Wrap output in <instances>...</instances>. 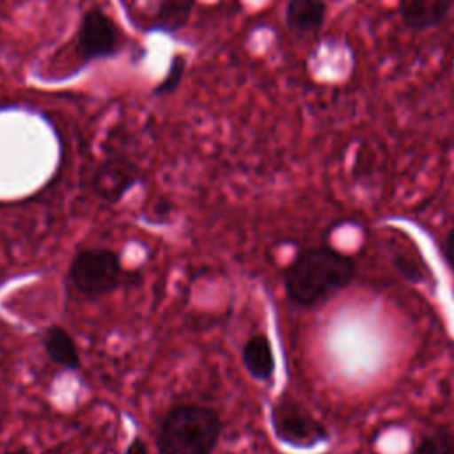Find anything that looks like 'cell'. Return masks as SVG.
I'll return each mask as SVG.
<instances>
[{
  "instance_id": "1",
  "label": "cell",
  "mask_w": 454,
  "mask_h": 454,
  "mask_svg": "<svg viewBox=\"0 0 454 454\" xmlns=\"http://www.w3.org/2000/svg\"><path fill=\"white\" fill-rule=\"evenodd\" d=\"M356 262L351 255L330 247L301 250L284 271L287 298L303 309L317 307L355 278Z\"/></svg>"
},
{
  "instance_id": "2",
  "label": "cell",
  "mask_w": 454,
  "mask_h": 454,
  "mask_svg": "<svg viewBox=\"0 0 454 454\" xmlns=\"http://www.w3.org/2000/svg\"><path fill=\"white\" fill-rule=\"evenodd\" d=\"M220 429V417L215 410L181 404L165 415L156 447L160 454H213Z\"/></svg>"
},
{
  "instance_id": "3",
  "label": "cell",
  "mask_w": 454,
  "mask_h": 454,
  "mask_svg": "<svg viewBox=\"0 0 454 454\" xmlns=\"http://www.w3.org/2000/svg\"><path fill=\"white\" fill-rule=\"evenodd\" d=\"M73 287L87 298L112 293L122 280L119 255L108 248H87L76 254L69 268Z\"/></svg>"
},
{
  "instance_id": "4",
  "label": "cell",
  "mask_w": 454,
  "mask_h": 454,
  "mask_svg": "<svg viewBox=\"0 0 454 454\" xmlns=\"http://www.w3.org/2000/svg\"><path fill=\"white\" fill-rule=\"evenodd\" d=\"M271 427L282 443L294 449H312L328 438L326 427L289 395L273 403Z\"/></svg>"
},
{
  "instance_id": "5",
  "label": "cell",
  "mask_w": 454,
  "mask_h": 454,
  "mask_svg": "<svg viewBox=\"0 0 454 454\" xmlns=\"http://www.w3.org/2000/svg\"><path fill=\"white\" fill-rule=\"evenodd\" d=\"M80 53L85 59L110 55L119 43V32L114 21L98 9L85 12L80 25Z\"/></svg>"
},
{
  "instance_id": "6",
  "label": "cell",
  "mask_w": 454,
  "mask_h": 454,
  "mask_svg": "<svg viewBox=\"0 0 454 454\" xmlns=\"http://www.w3.org/2000/svg\"><path fill=\"white\" fill-rule=\"evenodd\" d=\"M137 181V167L128 160H108L94 176V192L105 202H117Z\"/></svg>"
},
{
  "instance_id": "7",
  "label": "cell",
  "mask_w": 454,
  "mask_h": 454,
  "mask_svg": "<svg viewBox=\"0 0 454 454\" xmlns=\"http://www.w3.org/2000/svg\"><path fill=\"white\" fill-rule=\"evenodd\" d=\"M450 0H399L403 21L415 30L438 25L449 12Z\"/></svg>"
},
{
  "instance_id": "8",
  "label": "cell",
  "mask_w": 454,
  "mask_h": 454,
  "mask_svg": "<svg viewBox=\"0 0 454 454\" xmlns=\"http://www.w3.org/2000/svg\"><path fill=\"white\" fill-rule=\"evenodd\" d=\"M243 365L248 374L259 381L271 380L275 372V356L271 349V342L266 335L255 333L243 346Z\"/></svg>"
},
{
  "instance_id": "9",
  "label": "cell",
  "mask_w": 454,
  "mask_h": 454,
  "mask_svg": "<svg viewBox=\"0 0 454 454\" xmlns=\"http://www.w3.org/2000/svg\"><path fill=\"white\" fill-rule=\"evenodd\" d=\"M43 348L51 362L64 369H78L80 367V353L74 339L62 326H50L43 335Z\"/></svg>"
},
{
  "instance_id": "10",
  "label": "cell",
  "mask_w": 454,
  "mask_h": 454,
  "mask_svg": "<svg viewBox=\"0 0 454 454\" xmlns=\"http://www.w3.org/2000/svg\"><path fill=\"white\" fill-rule=\"evenodd\" d=\"M325 20V2L323 0H287L286 21L300 34L316 32Z\"/></svg>"
},
{
  "instance_id": "11",
  "label": "cell",
  "mask_w": 454,
  "mask_h": 454,
  "mask_svg": "<svg viewBox=\"0 0 454 454\" xmlns=\"http://www.w3.org/2000/svg\"><path fill=\"white\" fill-rule=\"evenodd\" d=\"M193 0H161L158 23L165 30H179L190 18Z\"/></svg>"
},
{
  "instance_id": "12",
  "label": "cell",
  "mask_w": 454,
  "mask_h": 454,
  "mask_svg": "<svg viewBox=\"0 0 454 454\" xmlns=\"http://www.w3.org/2000/svg\"><path fill=\"white\" fill-rule=\"evenodd\" d=\"M413 454H454V431L440 427L422 436Z\"/></svg>"
},
{
  "instance_id": "13",
  "label": "cell",
  "mask_w": 454,
  "mask_h": 454,
  "mask_svg": "<svg viewBox=\"0 0 454 454\" xmlns=\"http://www.w3.org/2000/svg\"><path fill=\"white\" fill-rule=\"evenodd\" d=\"M181 73H183V59H177V60L174 62V66H172L168 76H167L165 82L161 83V90H170V89H174V87L177 85V82H179Z\"/></svg>"
},
{
  "instance_id": "14",
  "label": "cell",
  "mask_w": 454,
  "mask_h": 454,
  "mask_svg": "<svg viewBox=\"0 0 454 454\" xmlns=\"http://www.w3.org/2000/svg\"><path fill=\"white\" fill-rule=\"evenodd\" d=\"M443 257L447 261V264L454 270V227L449 231V234L445 236L443 241Z\"/></svg>"
},
{
  "instance_id": "15",
  "label": "cell",
  "mask_w": 454,
  "mask_h": 454,
  "mask_svg": "<svg viewBox=\"0 0 454 454\" xmlns=\"http://www.w3.org/2000/svg\"><path fill=\"white\" fill-rule=\"evenodd\" d=\"M124 454H149V450H147L145 442L137 436V438H133V440L128 443Z\"/></svg>"
},
{
  "instance_id": "16",
  "label": "cell",
  "mask_w": 454,
  "mask_h": 454,
  "mask_svg": "<svg viewBox=\"0 0 454 454\" xmlns=\"http://www.w3.org/2000/svg\"><path fill=\"white\" fill-rule=\"evenodd\" d=\"M4 454H32V452L25 450V449H18V450H9V452H4Z\"/></svg>"
}]
</instances>
